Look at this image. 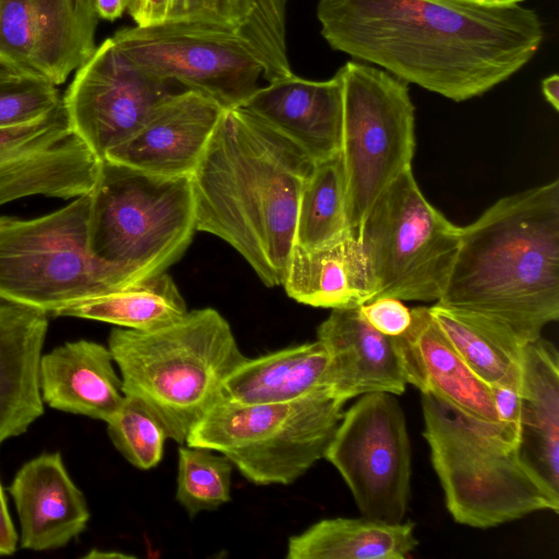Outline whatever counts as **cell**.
<instances>
[{"mask_svg":"<svg viewBox=\"0 0 559 559\" xmlns=\"http://www.w3.org/2000/svg\"><path fill=\"white\" fill-rule=\"evenodd\" d=\"M317 16L334 50L454 102L508 80L544 39L539 16L521 4L319 0Z\"/></svg>","mask_w":559,"mask_h":559,"instance_id":"obj_1","label":"cell"},{"mask_svg":"<svg viewBox=\"0 0 559 559\" xmlns=\"http://www.w3.org/2000/svg\"><path fill=\"white\" fill-rule=\"evenodd\" d=\"M314 164L248 109H225L191 176L195 230L229 243L264 285H282Z\"/></svg>","mask_w":559,"mask_h":559,"instance_id":"obj_2","label":"cell"},{"mask_svg":"<svg viewBox=\"0 0 559 559\" xmlns=\"http://www.w3.org/2000/svg\"><path fill=\"white\" fill-rule=\"evenodd\" d=\"M437 304L474 312L524 343L559 319V180L503 197L460 227Z\"/></svg>","mask_w":559,"mask_h":559,"instance_id":"obj_3","label":"cell"},{"mask_svg":"<svg viewBox=\"0 0 559 559\" xmlns=\"http://www.w3.org/2000/svg\"><path fill=\"white\" fill-rule=\"evenodd\" d=\"M108 348L123 394L142 401L180 445L246 359L229 323L213 308L188 311L155 330L112 329Z\"/></svg>","mask_w":559,"mask_h":559,"instance_id":"obj_4","label":"cell"},{"mask_svg":"<svg viewBox=\"0 0 559 559\" xmlns=\"http://www.w3.org/2000/svg\"><path fill=\"white\" fill-rule=\"evenodd\" d=\"M423 436L453 520L489 528L537 511L559 512L555 496L523 463L519 430L474 417L421 393Z\"/></svg>","mask_w":559,"mask_h":559,"instance_id":"obj_5","label":"cell"},{"mask_svg":"<svg viewBox=\"0 0 559 559\" xmlns=\"http://www.w3.org/2000/svg\"><path fill=\"white\" fill-rule=\"evenodd\" d=\"M90 194V250L126 270L133 284L165 272L197 231L190 176H158L102 159Z\"/></svg>","mask_w":559,"mask_h":559,"instance_id":"obj_6","label":"cell"},{"mask_svg":"<svg viewBox=\"0 0 559 559\" xmlns=\"http://www.w3.org/2000/svg\"><path fill=\"white\" fill-rule=\"evenodd\" d=\"M344 404L328 388L278 403L221 399L185 444L226 455L254 485H289L324 456Z\"/></svg>","mask_w":559,"mask_h":559,"instance_id":"obj_7","label":"cell"},{"mask_svg":"<svg viewBox=\"0 0 559 559\" xmlns=\"http://www.w3.org/2000/svg\"><path fill=\"white\" fill-rule=\"evenodd\" d=\"M91 194L47 215L0 216V298L52 314L133 284L88 246Z\"/></svg>","mask_w":559,"mask_h":559,"instance_id":"obj_8","label":"cell"},{"mask_svg":"<svg viewBox=\"0 0 559 559\" xmlns=\"http://www.w3.org/2000/svg\"><path fill=\"white\" fill-rule=\"evenodd\" d=\"M343 80V165L350 236L360 241L365 221L381 193L415 153V106L408 84L361 62L338 69Z\"/></svg>","mask_w":559,"mask_h":559,"instance_id":"obj_9","label":"cell"},{"mask_svg":"<svg viewBox=\"0 0 559 559\" xmlns=\"http://www.w3.org/2000/svg\"><path fill=\"white\" fill-rule=\"evenodd\" d=\"M373 296L438 301L460 243V227L419 189L412 167L381 193L361 229Z\"/></svg>","mask_w":559,"mask_h":559,"instance_id":"obj_10","label":"cell"},{"mask_svg":"<svg viewBox=\"0 0 559 559\" xmlns=\"http://www.w3.org/2000/svg\"><path fill=\"white\" fill-rule=\"evenodd\" d=\"M323 457L337 469L364 518L403 522L411 498L412 451L394 394H362L344 412Z\"/></svg>","mask_w":559,"mask_h":559,"instance_id":"obj_11","label":"cell"},{"mask_svg":"<svg viewBox=\"0 0 559 559\" xmlns=\"http://www.w3.org/2000/svg\"><path fill=\"white\" fill-rule=\"evenodd\" d=\"M111 38L145 73L200 92L225 109L241 107L263 76L252 52L215 28L164 21L121 28Z\"/></svg>","mask_w":559,"mask_h":559,"instance_id":"obj_12","label":"cell"},{"mask_svg":"<svg viewBox=\"0 0 559 559\" xmlns=\"http://www.w3.org/2000/svg\"><path fill=\"white\" fill-rule=\"evenodd\" d=\"M175 85L142 71L110 37L75 71L62 105L73 133L104 159L176 93Z\"/></svg>","mask_w":559,"mask_h":559,"instance_id":"obj_13","label":"cell"},{"mask_svg":"<svg viewBox=\"0 0 559 559\" xmlns=\"http://www.w3.org/2000/svg\"><path fill=\"white\" fill-rule=\"evenodd\" d=\"M91 0H0V63L63 84L96 49Z\"/></svg>","mask_w":559,"mask_h":559,"instance_id":"obj_14","label":"cell"},{"mask_svg":"<svg viewBox=\"0 0 559 559\" xmlns=\"http://www.w3.org/2000/svg\"><path fill=\"white\" fill-rule=\"evenodd\" d=\"M225 111L192 90L176 92L159 104L128 141L104 159L166 177L192 176Z\"/></svg>","mask_w":559,"mask_h":559,"instance_id":"obj_15","label":"cell"},{"mask_svg":"<svg viewBox=\"0 0 559 559\" xmlns=\"http://www.w3.org/2000/svg\"><path fill=\"white\" fill-rule=\"evenodd\" d=\"M317 336L329 356L323 384L338 400L405 392L408 383L394 337L377 331L359 307L332 309Z\"/></svg>","mask_w":559,"mask_h":559,"instance_id":"obj_16","label":"cell"},{"mask_svg":"<svg viewBox=\"0 0 559 559\" xmlns=\"http://www.w3.org/2000/svg\"><path fill=\"white\" fill-rule=\"evenodd\" d=\"M300 147L314 163L341 151L343 80L337 71L325 81L294 73L259 87L241 106Z\"/></svg>","mask_w":559,"mask_h":559,"instance_id":"obj_17","label":"cell"},{"mask_svg":"<svg viewBox=\"0 0 559 559\" xmlns=\"http://www.w3.org/2000/svg\"><path fill=\"white\" fill-rule=\"evenodd\" d=\"M9 492L20 519L22 548L44 551L66 546L90 520L82 491L59 452L43 453L15 474Z\"/></svg>","mask_w":559,"mask_h":559,"instance_id":"obj_18","label":"cell"},{"mask_svg":"<svg viewBox=\"0 0 559 559\" xmlns=\"http://www.w3.org/2000/svg\"><path fill=\"white\" fill-rule=\"evenodd\" d=\"M411 312L409 328L394 337L407 383L474 417L500 424L489 388L466 366L428 307Z\"/></svg>","mask_w":559,"mask_h":559,"instance_id":"obj_19","label":"cell"},{"mask_svg":"<svg viewBox=\"0 0 559 559\" xmlns=\"http://www.w3.org/2000/svg\"><path fill=\"white\" fill-rule=\"evenodd\" d=\"M48 314L0 298V444L44 414L38 365Z\"/></svg>","mask_w":559,"mask_h":559,"instance_id":"obj_20","label":"cell"},{"mask_svg":"<svg viewBox=\"0 0 559 559\" xmlns=\"http://www.w3.org/2000/svg\"><path fill=\"white\" fill-rule=\"evenodd\" d=\"M111 352L104 345L79 340L41 354L38 385L51 408L109 421L122 405L121 378Z\"/></svg>","mask_w":559,"mask_h":559,"instance_id":"obj_21","label":"cell"},{"mask_svg":"<svg viewBox=\"0 0 559 559\" xmlns=\"http://www.w3.org/2000/svg\"><path fill=\"white\" fill-rule=\"evenodd\" d=\"M518 449L523 463L559 497V355L542 336L524 346Z\"/></svg>","mask_w":559,"mask_h":559,"instance_id":"obj_22","label":"cell"},{"mask_svg":"<svg viewBox=\"0 0 559 559\" xmlns=\"http://www.w3.org/2000/svg\"><path fill=\"white\" fill-rule=\"evenodd\" d=\"M165 21L231 35L259 60L267 82L293 74L286 45V0H171Z\"/></svg>","mask_w":559,"mask_h":559,"instance_id":"obj_23","label":"cell"},{"mask_svg":"<svg viewBox=\"0 0 559 559\" xmlns=\"http://www.w3.org/2000/svg\"><path fill=\"white\" fill-rule=\"evenodd\" d=\"M282 285L292 299L319 308L359 307L373 296L366 254L349 234L313 249L294 245Z\"/></svg>","mask_w":559,"mask_h":559,"instance_id":"obj_24","label":"cell"},{"mask_svg":"<svg viewBox=\"0 0 559 559\" xmlns=\"http://www.w3.org/2000/svg\"><path fill=\"white\" fill-rule=\"evenodd\" d=\"M102 159L75 133L0 163V205L41 194L71 199L90 193Z\"/></svg>","mask_w":559,"mask_h":559,"instance_id":"obj_25","label":"cell"},{"mask_svg":"<svg viewBox=\"0 0 559 559\" xmlns=\"http://www.w3.org/2000/svg\"><path fill=\"white\" fill-rule=\"evenodd\" d=\"M328 361V352L318 340L255 358L246 357L225 379L222 399L262 404L302 397L326 388L323 379Z\"/></svg>","mask_w":559,"mask_h":559,"instance_id":"obj_26","label":"cell"},{"mask_svg":"<svg viewBox=\"0 0 559 559\" xmlns=\"http://www.w3.org/2000/svg\"><path fill=\"white\" fill-rule=\"evenodd\" d=\"M415 523L367 518L321 520L289 537L287 559H405L418 546Z\"/></svg>","mask_w":559,"mask_h":559,"instance_id":"obj_27","label":"cell"},{"mask_svg":"<svg viewBox=\"0 0 559 559\" xmlns=\"http://www.w3.org/2000/svg\"><path fill=\"white\" fill-rule=\"evenodd\" d=\"M429 313L450 344L487 386L521 385L524 343L484 316L435 304Z\"/></svg>","mask_w":559,"mask_h":559,"instance_id":"obj_28","label":"cell"},{"mask_svg":"<svg viewBox=\"0 0 559 559\" xmlns=\"http://www.w3.org/2000/svg\"><path fill=\"white\" fill-rule=\"evenodd\" d=\"M188 312L186 301L165 272L120 289L64 306L55 317H74L148 331L171 324Z\"/></svg>","mask_w":559,"mask_h":559,"instance_id":"obj_29","label":"cell"},{"mask_svg":"<svg viewBox=\"0 0 559 559\" xmlns=\"http://www.w3.org/2000/svg\"><path fill=\"white\" fill-rule=\"evenodd\" d=\"M348 234L344 173L337 154L316 163L304 185L298 202L294 245L313 249Z\"/></svg>","mask_w":559,"mask_h":559,"instance_id":"obj_30","label":"cell"},{"mask_svg":"<svg viewBox=\"0 0 559 559\" xmlns=\"http://www.w3.org/2000/svg\"><path fill=\"white\" fill-rule=\"evenodd\" d=\"M233 467L231 461L219 452L181 444L176 498L190 516L230 500Z\"/></svg>","mask_w":559,"mask_h":559,"instance_id":"obj_31","label":"cell"},{"mask_svg":"<svg viewBox=\"0 0 559 559\" xmlns=\"http://www.w3.org/2000/svg\"><path fill=\"white\" fill-rule=\"evenodd\" d=\"M106 424L112 444L131 465L146 471L162 461L168 436L142 401L124 395L119 411Z\"/></svg>","mask_w":559,"mask_h":559,"instance_id":"obj_32","label":"cell"},{"mask_svg":"<svg viewBox=\"0 0 559 559\" xmlns=\"http://www.w3.org/2000/svg\"><path fill=\"white\" fill-rule=\"evenodd\" d=\"M62 103L57 86L20 76L0 85V127L38 119Z\"/></svg>","mask_w":559,"mask_h":559,"instance_id":"obj_33","label":"cell"},{"mask_svg":"<svg viewBox=\"0 0 559 559\" xmlns=\"http://www.w3.org/2000/svg\"><path fill=\"white\" fill-rule=\"evenodd\" d=\"M71 132L62 103L38 119L0 127V163L56 142Z\"/></svg>","mask_w":559,"mask_h":559,"instance_id":"obj_34","label":"cell"},{"mask_svg":"<svg viewBox=\"0 0 559 559\" xmlns=\"http://www.w3.org/2000/svg\"><path fill=\"white\" fill-rule=\"evenodd\" d=\"M364 318L380 333L399 336L407 331L412 323V312L402 300L380 297L359 306Z\"/></svg>","mask_w":559,"mask_h":559,"instance_id":"obj_35","label":"cell"},{"mask_svg":"<svg viewBox=\"0 0 559 559\" xmlns=\"http://www.w3.org/2000/svg\"><path fill=\"white\" fill-rule=\"evenodd\" d=\"M499 421L519 430L521 385L488 386Z\"/></svg>","mask_w":559,"mask_h":559,"instance_id":"obj_36","label":"cell"},{"mask_svg":"<svg viewBox=\"0 0 559 559\" xmlns=\"http://www.w3.org/2000/svg\"><path fill=\"white\" fill-rule=\"evenodd\" d=\"M171 0H139L128 8L129 14L139 26L165 21Z\"/></svg>","mask_w":559,"mask_h":559,"instance_id":"obj_37","label":"cell"},{"mask_svg":"<svg viewBox=\"0 0 559 559\" xmlns=\"http://www.w3.org/2000/svg\"><path fill=\"white\" fill-rule=\"evenodd\" d=\"M17 534L10 516L3 488L0 483V556L12 555L16 550Z\"/></svg>","mask_w":559,"mask_h":559,"instance_id":"obj_38","label":"cell"},{"mask_svg":"<svg viewBox=\"0 0 559 559\" xmlns=\"http://www.w3.org/2000/svg\"><path fill=\"white\" fill-rule=\"evenodd\" d=\"M131 0H91L98 19L114 22L128 10Z\"/></svg>","mask_w":559,"mask_h":559,"instance_id":"obj_39","label":"cell"},{"mask_svg":"<svg viewBox=\"0 0 559 559\" xmlns=\"http://www.w3.org/2000/svg\"><path fill=\"white\" fill-rule=\"evenodd\" d=\"M542 91L546 100L559 110V78L557 74L550 75L543 80Z\"/></svg>","mask_w":559,"mask_h":559,"instance_id":"obj_40","label":"cell"},{"mask_svg":"<svg viewBox=\"0 0 559 559\" xmlns=\"http://www.w3.org/2000/svg\"><path fill=\"white\" fill-rule=\"evenodd\" d=\"M454 1L484 4V5H511V4H520L524 0H454Z\"/></svg>","mask_w":559,"mask_h":559,"instance_id":"obj_41","label":"cell"},{"mask_svg":"<svg viewBox=\"0 0 559 559\" xmlns=\"http://www.w3.org/2000/svg\"><path fill=\"white\" fill-rule=\"evenodd\" d=\"M21 75L16 74L14 71L0 63V85L16 80Z\"/></svg>","mask_w":559,"mask_h":559,"instance_id":"obj_42","label":"cell"},{"mask_svg":"<svg viewBox=\"0 0 559 559\" xmlns=\"http://www.w3.org/2000/svg\"><path fill=\"white\" fill-rule=\"evenodd\" d=\"M138 1H139V0H131V1H130L129 7H130V5H132V4H134V3H136Z\"/></svg>","mask_w":559,"mask_h":559,"instance_id":"obj_43","label":"cell"}]
</instances>
